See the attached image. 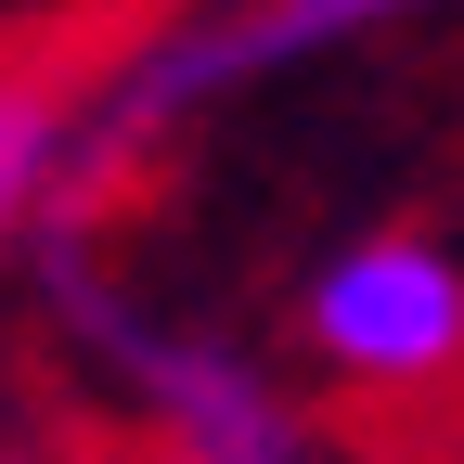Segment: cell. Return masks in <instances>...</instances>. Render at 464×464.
Masks as SVG:
<instances>
[{
	"label": "cell",
	"instance_id": "2",
	"mask_svg": "<svg viewBox=\"0 0 464 464\" xmlns=\"http://www.w3.org/2000/svg\"><path fill=\"white\" fill-rule=\"evenodd\" d=\"M65 310H78V335H91V362H116V374H130V400L168 426V451H194V464H297L284 400L232 362V348L168 335V323H142V310H116L91 271H65Z\"/></svg>",
	"mask_w": 464,
	"mask_h": 464
},
{
	"label": "cell",
	"instance_id": "1",
	"mask_svg": "<svg viewBox=\"0 0 464 464\" xmlns=\"http://www.w3.org/2000/svg\"><path fill=\"white\" fill-rule=\"evenodd\" d=\"M426 14H464V0H232V14H207V26H168V39H142L130 65H116V91L78 116V168L130 155L142 130H181V116L258 91V78H297V65H323V52L374 39V26H426Z\"/></svg>",
	"mask_w": 464,
	"mask_h": 464
},
{
	"label": "cell",
	"instance_id": "5",
	"mask_svg": "<svg viewBox=\"0 0 464 464\" xmlns=\"http://www.w3.org/2000/svg\"><path fill=\"white\" fill-rule=\"evenodd\" d=\"M168 464H194V451H168Z\"/></svg>",
	"mask_w": 464,
	"mask_h": 464
},
{
	"label": "cell",
	"instance_id": "3",
	"mask_svg": "<svg viewBox=\"0 0 464 464\" xmlns=\"http://www.w3.org/2000/svg\"><path fill=\"white\" fill-rule=\"evenodd\" d=\"M310 348L335 374H374V387H413L439 362H464V271L413 232H362L310 271Z\"/></svg>",
	"mask_w": 464,
	"mask_h": 464
},
{
	"label": "cell",
	"instance_id": "4",
	"mask_svg": "<svg viewBox=\"0 0 464 464\" xmlns=\"http://www.w3.org/2000/svg\"><path fill=\"white\" fill-rule=\"evenodd\" d=\"M78 181V91L52 65H0V246Z\"/></svg>",
	"mask_w": 464,
	"mask_h": 464
}]
</instances>
